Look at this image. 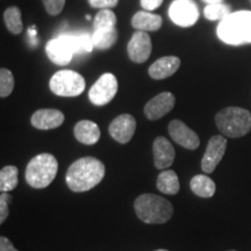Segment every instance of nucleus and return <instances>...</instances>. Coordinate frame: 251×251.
<instances>
[{"label":"nucleus","mask_w":251,"mask_h":251,"mask_svg":"<svg viewBox=\"0 0 251 251\" xmlns=\"http://www.w3.org/2000/svg\"><path fill=\"white\" fill-rule=\"evenodd\" d=\"M94 48L92 35L87 33L62 34L56 39L48 41L46 52L50 61L57 65H67L75 54L91 52Z\"/></svg>","instance_id":"nucleus-1"},{"label":"nucleus","mask_w":251,"mask_h":251,"mask_svg":"<svg viewBox=\"0 0 251 251\" xmlns=\"http://www.w3.org/2000/svg\"><path fill=\"white\" fill-rule=\"evenodd\" d=\"M105 177V165L94 157H83L70 165L67 171L68 187L74 192L80 193L92 190Z\"/></svg>","instance_id":"nucleus-2"},{"label":"nucleus","mask_w":251,"mask_h":251,"mask_svg":"<svg viewBox=\"0 0 251 251\" xmlns=\"http://www.w3.org/2000/svg\"><path fill=\"white\" fill-rule=\"evenodd\" d=\"M135 213L144 224L162 225L168 222L174 214L172 203L161 196L144 193L135 200Z\"/></svg>","instance_id":"nucleus-3"},{"label":"nucleus","mask_w":251,"mask_h":251,"mask_svg":"<svg viewBox=\"0 0 251 251\" xmlns=\"http://www.w3.org/2000/svg\"><path fill=\"white\" fill-rule=\"evenodd\" d=\"M218 36L225 43L231 46L251 43V12H235L220 21Z\"/></svg>","instance_id":"nucleus-4"},{"label":"nucleus","mask_w":251,"mask_h":251,"mask_svg":"<svg viewBox=\"0 0 251 251\" xmlns=\"http://www.w3.org/2000/svg\"><path fill=\"white\" fill-rule=\"evenodd\" d=\"M58 162L51 153H40L30 159L26 168V181L33 188H46L55 179Z\"/></svg>","instance_id":"nucleus-5"},{"label":"nucleus","mask_w":251,"mask_h":251,"mask_svg":"<svg viewBox=\"0 0 251 251\" xmlns=\"http://www.w3.org/2000/svg\"><path fill=\"white\" fill-rule=\"evenodd\" d=\"M215 122L225 136L237 139L250 133L251 113L241 107H227L216 114Z\"/></svg>","instance_id":"nucleus-6"},{"label":"nucleus","mask_w":251,"mask_h":251,"mask_svg":"<svg viewBox=\"0 0 251 251\" xmlns=\"http://www.w3.org/2000/svg\"><path fill=\"white\" fill-rule=\"evenodd\" d=\"M49 87L51 92L59 97H77L84 92L86 83L84 77L76 71H57L50 78Z\"/></svg>","instance_id":"nucleus-7"},{"label":"nucleus","mask_w":251,"mask_h":251,"mask_svg":"<svg viewBox=\"0 0 251 251\" xmlns=\"http://www.w3.org/2000/svg\"><path fill=\"white\" fill-rule=\"evenodd\" d=\"M118 79L113 74L106 72L93 84L89 91L90 101L96 106H103L114 98L118 92Z\"/></svg>","instance_id":"nucleus-8"},{"label":"nucleus","mask_w":251,"mask_h":251,"mask_svg":"<svg viewBox=\"0 0 251 251\" xmlns=\"http://www.w3.org/2000/svg\"><path fill=\"white\" fill-rule=\"evenodd\" d=\"M172 23L180 27H191L199 19V9L193 0H174L169 8Z\"/></svg>","instance_id":"nucleus-9"},{"label":"nucleus","mask_w":251,"mask_h":251,"mask_svg":"<svg viewBox=\"0 0 251 251\" xmlns=\"http://www.w3.org/2000/svg\"><path fill=\"white\" fill-rule=\"evenodd\" d=\"M227 149V139L221 135H214L207 143L206 151L201 161V169L205 174H212L224 158Z\"/></svg>","instance_id":"nucleus-10"},{"label":"nucleus","mask_w":251,"mask_h":251,"mask_svg":"<svg viewBox=\"0 0 251 251\" xmlns=\"http://www.w3.org/2000/svg\"><path fill=\"white\" fill-rule=\"evenodd\" d=\"M152 45L150 36L146 31L139 30L131 36L129 42L127 46V51L128 56L131 61L135 63H144L148 61V58L151 55Z\"/></svg>","instance_id":"nucleus-11"},{"label":"nucleus","mask_w":251,"mask_h":251,"mask_svg":"<svg viewBox=\"0 0 251 251\" xmlns=\"http://www.w3.org/2000/svg\"><path fill=\"white\" fill-rule=\"evenodd\" d=\"M169 134L176 143L185 149L196 150L200 146L198 134L180 120H172L169 124Z\"/></svg>","instance_id":"nucleus-12"},{"label":"nucleus","mask_w":251,"mask_h":251,"mask_svg":"<svg viewBox=\"0 0 251 251\" xmlns=\"http://www.w3.org/2000/svg\"><path fill=\"white\" fill-rule=\"evenodd\" d=\"M135 129H136V121L133 115L121 114L111 122L108 131L113 140L121 144H126L133 139Z\"/></svg>","instance_id":"nucleus-13"},{"label":"nucleus","mask_w":251,"mask_h":251,"mask_svg":"<svg viewBox=\"0 0 251 251\" xmlns=\"http://www.w3.org/2000/svg\"><path fill=\"white\" fill-rule=\"evenodd\" d=\"M176 98L171 92H162L144 106V114L151 121H156L164 117L175 107Z\"/></svg>","instance_id":"nucleus-14"},{"label":"nucleus","mask_w":251,"mask_h":251,"mask_svg":"<svg viewBox=\"0 0 251 251\" xmlns=\"http://www.w3.org/2000/svg\"><path fill=\"white\" fill-rule=\"evenodd\" d=\"M64 114L55 108L39 109L31 115L30 122L33 127L40 130H49L61 127L64 122Z\"/></svg>","instance_id":"nucleus-15"},{"label":"nucleus","mask_w":251,"mask_h":251,"mask_svg":"<svg viewBox=\"0 0 251 251\" xmlns=\"http://www.w3.org/2000/svg\"><path fill=\"white\" fill-rule=\"evenodd\" d=\"M152 151L153 163L159 170H165L166 168L171 166L175 161V148L172 147L170 141L166 140L165 137L158 136L153 141Z\"/></svg>","instance_id":"nucleus-16"},{"label":"nucleus","mask_w":251,"mask_h":251,"mask_svg":"<svg viewBox=\"0 0 251 251\" xmlns=\"http://www.w3.org/2000/svg\"><path fill=\"white\" fill-rule=\"evenodd\" d=\"M180 67V59L176 56H165L153 62L149 68V76L152 79H165L176 74Z\"/></svg>","instance_id":"nucleus-17"},{"label":"nucleus","mask_w":251,"mask_h":251,"mask_svg":"<svg viewBox=\"0 0 251 251\" xmlns=\"http://www.w3.org/2000/svg\"><path fill=\"white\" fill-rule=\"evenodd\" d=\"M75 137L80 143L93 146L100 139V128L96 122L91 120H81L75 126Z\"/></svg>","instance_id":"nucleus-18"},{"label":"nucleus","mask_w":251,"mask_h":251,"mask_svg":"<svg viewBox=\"0 0 251 251\" xmlns=\"http://www.w3.org/2000/svg\"><path fill=\"white\" fill-rule=\"evenodd\" d=\"M131 25L139 30L155 31L162 27L163 20L161 15L149 13V12L146 11H140L131 19Z\"/></svg>","instance_id":"nucleus-19"},{"label":"nucleus","mask_w":251,"mask_h":251,"mask_svg":"<svg viewBox=\"0 0 251 251\" xmlns=\"http://www.w3.org/2000/svg\"><path fill=\"white\" fill-rule=\"evenodd\" d=\"M156 186L163 194L175 196L179 192V178L174 170H163L157 177Z\"/></svg>","instance_id":"nucleus-20"},{"label":"nucleus","mask_w":251,"mask_h":251,"mask_svg":"<svg viewBox=\"0 0 251 251\" xmlns=\"http://www.w3.org/2000/svg\"><path fill=\"white\" fill-rule=\"evenodd\" d=\"M190 186L192 192L200 198H212L216 191L214 181L205 175L194 176L190 181Z\"/></svg>","instance_id":"nucleus-21"},{"label":"nucleus","mask_w":251,"mask_h":251,"mask_svg":"<svg viewBox=\"0 0 251 251\" xmlns=\"http://www.w3.org/2000/svg\"><path fill=\"white\" fill-rule=\"evenodd\" d=\"M118 31L115 28H101V29H94L92 34V42L94 48L105 50L109 49L117 42Z\"/></svg>","instance_id":"nucleus-22"},{"label":"nucleus","mask_w":251,"mask_h":251,"mask_svg":"<svg viewBox=\"0 0 251 251\" xmlns=\"http://www.w3.org/2000/svg\"><path fill=\"white\" fill-rule=\"evenodd\" d=\"M19 170L17 166L7 165L0 170V191L1 193H7L13 191L19 183Z\"/></svg>","instance_id":"nucleus-23"},{"label":"nucleus","mask_w":251,"mask_h":251,"mask_svg":"<svg viewBox=\"0 0 251 251\" xmlns=\"http://www.w3.org/2000/svg\"><path fill=\"white\" fill-rule=\"evenodd\" d=\"M4 21L7 29L14 35H18L23 31V18H21V11L17 6H11L5 11Z\"/></svg>","instance_id":"nucleus-24"},{"label":"nucleus","mask_w":251,"mask_h":251,"mask_svg":"<svg viewBox=\"0 0 251 251\" xmlns=\"http://www.w3.org/2000/svg\"><path fill=\"white\" fill-rule=\"evenodd\" d=\"M203 14L207 20L211 21H222L231 14L230 6L224 4H212L207 5L203 9Z\"/></svg>","instance_id":"nucleus-25"},{"label":"nucleus","mask_w":251,"mask_h":251,"mask_svg":"<svg viewBox=\"0 0 251 251\" xmlns=\"http://www.w3.org/2000/svg\"><path fill=\"white\" fill-rule=\"evenodd\" d=\"M117 25V15L109 8L100 9L97 13L93 21L94 29H101V28H115Z\"/></svg>","instance_id":"nucleus-26"},{"label":"nucleus","mask_w":251,"mask_h":251,"mask_svg":"<svg viewBox=\"0 0 251 251\" xmlns=\"http://www.w3.org/2000/svg\"><path fill=\"white\" fill-rule=\"evenodd\" d=\"M14 89V77L13 74L8 69L2 68L0 70V97L6 98Z\"/></svg>","instance_id":"nucleus-27"},{"label":"nucleus","mask_w":251,"mask_h":251,"mask_svg":"<svg viewBox=\"0 0 251 251\" xmlns=\"http://www.w3.org/2000/svg\"><path fill=\"white\" fill-rule=\"evenodd\" d=\"M42 2L50 15H58L65 5V0H42Z\"/></svg>","instance_id":"nucleus-28"},{"label":"nucleus","mask_w":251,"mask_h":251,"mask_svg":"<svg viewBox=\"0 0 251 251\" xmlns=\"http://www.w3.org/2000/svg\"><path fill=\"white\" fill-rule=\"evenodd\" d=\"M12 200V196L8 193H1L0 196V224H4L5 220L8 218L9 209L8 205Z\"/></svg>","instance_id":"nucleus-29"},{"label":"nucleus","mask_w":251,"mask_h":251,"mask_svg":"<svg viewBox=\"0 0 251 251\" xmlns=\"http://www.w3.org/2000/svg\"><path fill=\"white\" fill-rule=\"evenodd\" d=\"M93 8H113L119 4V0H87Z\"/></svg>","instance_id":"nucleus-30"},{"label":"nucleus","mask_w":251,"mask_h":251,"mask_svg":"<svg viewBox=\"0 0 251 251\" xmlns=\"http://www.w3.org/2000/svg\"><path fill=\"white\" fill-rule=\"evenodd\" d=\"M163 4V0H141V6L147 11H153Z\"/></svg>","instance_id":"nucleus-31"},{"label":"nucleus","mask_w":251,"mask_h":251,"mask_svg":"<svg viewBox=\"0 0 251 251\" xmlns=\"http://www.w3.org/2000/svg\"><path fill=\"white\" fill-rule=\"evenodd\" d=\"M0 251H18L17 248H14L11 241L7 237H0Z\"/></svg>","instance_id":"nucleus-32"},{"label":"nucleus","mask_w":251,"mask_h":251,"mask_svg":"<svg viewBox=\"0 0 251 251\" xmlns=\"http://www.w3.org/2000/svg\"><path fill=\"white\" fill-rule=\"evenodd\" d=\"M203 1L207 2V5H212V4H221V2H224V0H203Z\"/></svg>","instance_id":"nucleus-33"},{"label":"nucleus","mask_w":251,"mask_h":251,"mask_svg":"<svg viewBox=\"0 0 251 251\" xmlns=\"http://www.w3.org/2000/svg\"><path fill=\"white\" fill-rule=\"evenodd\" d=\"M85 18H86V20H90V19H91V15H90V14H87Z\"/></svg>","instance_id":"nucleus-34"},{"label":"nucleus","mask_w":251,"mask_h":251,"mask_svg":"<svg viewBox=\"0 0 251 251\" xmlns=\"http://www.w3.org/2000/svg\"><path fill=\"white\" fill-rule=\"evenodd\" d=\"M155 251H169V250H165V249H158V250H155Z\"/></svg>","instance_id":"nucleus-35"},{"label":"nucleus","mask_w":251,"mask_h":251,"mask_svg":"<svg viewBox=\"0 0 251 251\" xmlns=\"http://www.w3.org/2000/svg\"><path fill=\"white\" fill-rule=\"evenodd\" d=\"M229 251H236V250H229Z\"/></svg>","instance_id":"nucleus-36"}]
</instances>
